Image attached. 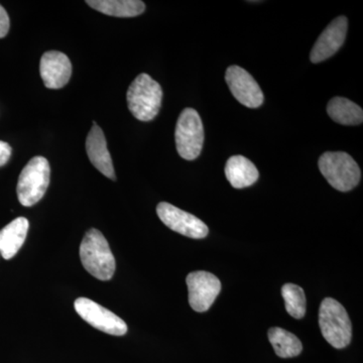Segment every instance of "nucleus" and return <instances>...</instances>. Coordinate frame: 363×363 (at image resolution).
Listing matches in <instances>:
<instances>
[{"label":"nucleus","mask_w":363,"mask_h":363,"mask_svg":"<svg viewBox=\"0 0 363 363\" xmlns=\"http://www.w3.org/2000/svg\"><path fill=\"white\" fill-rule=\"evenodd\" d=\"M80 259L86 271L100 281H109L116 272L113 253L97 229L91 228L86 233L80 245Z\"/></svg>","instance_id":"1"},{"label":"nucleus","mask_w":363,"mask_h":363,"mask_svg":"<svg viewBox=\"0 0 363 363\" xmlns=\"http://www.w3.org/2000/svg\"><path fill=\"white\" fill-rule=\"evenodd\" d=\"M161 85L147 74H140L126 94L128 109L136 119L150 121L159 114L162 101Z\"/></svg>","instance_id":"2"},{"label":"nucleus","mask_w":363,"mask_h":363,"mask_svg":"<svg viewBox=\"0 0 363 363\" xmlns=\"http://www.w3.org/2000/svg\"><path fill=\"white\" fill-rule=\"evenodd\" d=\"M319 326L322 335L336 350L350 345L352 338V325L345 308L338 301L326 298L319 309Z\"/></svg>","instance_id":"3"},{"label":"nucleus","mask_w":363,"mask_h":363,"mask_svg":"<svg viewBox=\"0 0 363 363\" xmlns=\"http://www.w3.org/2000/svg\"><path fill=\"white\" fill-rule=\"evenodd\" d=\"M318 166L327 182L340 192L352 190L362 178L359 166L347 152H325L320 157Z\"/></svg>","instance_id":"4"},{"label":"nucleus","mask_w":363,"mask_h":363,"mask_svg":"<svg viewBox=\"0 0 363 363\" xmlns=\"http://www.w3.org/2000/svg\"><path fill=\"white\" fill-rule=\"evenodd\" d=\"M51 168L44 157H35L26 164L18 178V201L23 206L30 207L44 197L50 185Z\"/></svg>","instance_id":"5"},{"label":"nucleus","mask_w":363,"mask_h":363,"mask_svg":"<svg viewBox=\"0 0 363 363\" xmlns=\"http://www.w3.org/2000/svg\"><path fill=\"white\" fill-rule=\"evenodd\" d=\"M175 140L181 157L193 161L201 154L204 143V128L201 117L193 108H185L177 121Z\"/></svg>","instance_id":"6"},{"label":"nucleus","mask_w":363,"mask_h":363,"mask_svg":"<svg viewBox=\"0 0 363 363\" xmlns=\"http://www.w3.org/2000/svg\"><path fill=\"white\" fill-rule=\"evenodd\" d=\"M76 312L91 326L114 336L125 335L128 325L113 312L87 298H78L74 303Z\"/></svg>","instance_id":"7"},{"label":"nucleus","mask_w":363,"mask_h":363,"mask_svg":"<svg viewBox=\"0 0 363 363\" xmlns=\"http://www.w3.org/2000/svg\"><path fill=\"white\" fill-rule=\"evenodd\" d=\"M189 304L196 312H206L213 305L221 291V283L213 274L204 271L193 272L186 279Z\"/></svg>","instance_id":"8"},{"label":"nucleus","mask_w":363,"mask_h":363,"mask_svg":"<svg viewBox=\"0 0 363 363\" xmlns=\"http://www.w3.org/2000/svg\"><path fill=\"white\" fill-rule=\"evenodd\" d=\"M157 216L169 229L194 240L206 238L209 229L194 215L179 209L167 202H161L157 207Z\"/></svg>","instance_id":"9"},{"label":"nucleus","mask_w":363,"mask_h":363,"mask_svg":"<svg viewBox=\"0 0 363 363\" xmlns=\"http://www.w3.org/2000/svg\"><path fill=\"white\" fill-rule=\"evenodd\" d=\"M225 80L233 96L248 108H259L264 104V93L255 78L238 66L229 67Z\"/></svg>","instance_id":"10"},{"label":"nucleus","mask_w":363,"mask_h":363,"mask_svg":"<svg viewBox=\"0 0 363 363\" xmlns=\"http://www.w3.org/2000/svg\"><path fill=\"white\" fill-rule=\"evenodd\" d=\"M348 30V20L346 16H338L332 21L323 33L318 38L313 47L310 60L312 63L318 64L330 58L342 47Z\"/></svg>","instance_id":"11"},{"label":"nucleus","mask_w":363,"mask_h":363,"mask_svg":"<svg viewBox=\"0 0 363 363\" xmlns=\"http://www.w3.org/2000/svg\"><path fill=\"white\" fill-rule=\"evenodd\" d=\"M40 73L45 87L63 88L68 84L72 75L70 59L62 52H45L40 58Z\"/></svg>","instance_id":"12"},{"label":"nucleus","mask_w":363,"mask_h":363,"mask_svg":"<svg viewBox=\"0 0 363 363\" xmlns=\"http://www.w3.org/2000/svg\"><path fill=\"white\" fill-rule=\"evenodd\" d=\"M87 138H86V152L93 166L104 174L107 178L116 181V176L114 172L113 162H112L111 154L107 149L106 138L104 130L96 123H93Z\"/></svg>","instance_id":"13"},{"label":"nucleus","mask_w":363,"mask_h":363,"mask_svg":"<svg viewBox=\"0 0 363 363\" xmlns=\"http://www.w3.org/2000/svg\"><path fill=\"white\" fill-rule=\"evenodd\" d=\"M28 226V219L18 217L0 230V255L4 259H13L23 247Z\"/></svg>","instance_id":"14"},{"label":"nucleus","mask_w":363,"mask_h":363,"mask_svg":"<svg viewBox=\"0 0 363 363\" xmlns=\"http://www.w3.org/2000/svg\"><path fill=\"white\" fill-rule=\"evenodd\" d=\"M227 180L233 188L250 187L259 180V169L255 164L243 156L229 157L225 166Z\"/></svg>","instance_id":"15"},{"label":"nucleus","mask_w":363,"mask_h":363,"mask_svg":"<svg viewBox=\"0 0 363 363\" xmlns=\"http://www.w3.org/2000/svg\"><path fill=\"white\" fill-rule=\"evenodd\" d=\"M86 4L99 13L116 18H135L145 11L140 0H87Z\"/></svg>","instance_id":"16"},{"label":"nucleus","mask_w":363,"mask_h":363,"mask_svg":"<svg viewBox=\"0 0 363 363\" xmlns=\"http://www.w3.org/2000/svg\"><path fill=\"white\" fill-rule=\"evenodd\" d=\"M327 112L332 121L342 125H358L363 121L362 107L347 98H332L327 105Z\"/></svg>","instance_id":"17"},{"label":"nucleus","mask_w":363,"mask_h":363,"mask_svg":"<svg viewBox=\"0 0 363 363\" xmlns=\"http://www.w3.org/2000/svg\"><path fill=\"white\" fill-rule=\"evenodd\" d=\"M269 340L274 347V352L281 358L296 357L303 351V344L300 339L279 327H274L269 330Z\"/></svg>","instance_id":"18"},{"label":"nucleus","mask_w":363,"mask_h":363,"mask_svg":"<svg viewBox=\"0 0 363 363\" xmlns=\"http://www.w3.org/2000/svg\"><path fill=\"white\" fill-rule=\"evenodd\" d=\"M281 296L285 300L286 312L295 319H302L306 314V296L301 286L286 284L281 288Z\"/></svg>","instance_id":"19"},{"label":"nucleus","mask_w":363,"mask_h":363,"mask_svg":"<svg viewBox=\"0 0 363 363\" xmlns=\"http://www.w3.org/2000/svg\"><path fill=\"white\" fill-rule=\"evenodd\" d=\"M9 26H11V23H9V14L4 7L0 4V39L6 37L9 33Z\"/></svg>","instance_id":"20"},{"label":"nucleus","mask_w":363,"mask_h":363,"mask_svg":"<svg viewBox=\"0 0 363 363\" xmlns=\"http://www.w3.org/2000/svg\"><path fill=\"white\" fill-rule=\"evenodd\" d=\"M11 156V147L9 143L0 140V167L4 166Z\"/></svg>","instance_id":"21"}]
</instances>
